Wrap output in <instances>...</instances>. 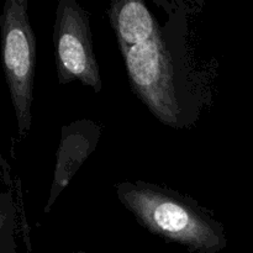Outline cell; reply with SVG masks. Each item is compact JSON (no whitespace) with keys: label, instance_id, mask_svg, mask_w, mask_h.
I'll use <instances>...</instances> for the list:
<instances>
[{"label":"cell","instance_id":"6da1fadb","mask_svg":"<svg viewBox=\"0 0 253 253\" xmlns=\"http://www.w3.org/2000/svg\"><path fill=\"white\" fill-rule=\"evenodd\" d=\"M118 197L140 224L167 241L202 252L224 245L221 225L170 192L141 182L123 183Z\"/></svg>","mask_w":253,"mask_h":253},{"label":"cell","instance_id":"7a4b0ae2","mask_svg":"<svg viewBox=\"0 0 253 253\" xmlns=\"http://www.w3.org/2000/svg\"><path fill=\"white\" fill-rule=\"evenodd\" d=\"M5 79L24 137L31 128L36 37L27 14V0H6L0 16Z\"/></svg>","mask_w":253,"mask_h":253},{"label":"cell","instance_id":"3957f363","mask_svg":"<svg viewBox=\"0 0 253 253\" xmlns=\"http://www.w3.org/2000/svg\"><path fill=\"white\" fill-rule=\"evenodd\" d=\"M131 88L165 125L178 127L180 108L175 94L172 58L160 34L151 41L123 47Z\"/></svg>","mask_w":253,"mask_h":253},{"label":"cell","instance_id":"277c9868","mask_svg":"<svg viewBox=\"0 0 253 253\" xmlns=\"http://www.w3.org/2000/svg\"><path fill=\"white\" fill-rule=\"evenodd\" d=\"M53 43L59 83L79 81L99 93L103 84L94 54L89 17L74 0L58 2Z\"/></svg>","mask_w":253,"mask_h":253},{"label":"cell","instance_id":"5b68a950","mask_svg":"<svg viewBox=\"0 0 253 253\" xmlns=\"http://www.w3.org/2000/svg\"><path fill=\"white\" fill-rule=\"evenodd\" d=\"M109 17L121 48L145 43L161 32L151 11L141 0L113 1Z\"/></svg>","mask_w":253,"mask_h":253}]
</instances>
